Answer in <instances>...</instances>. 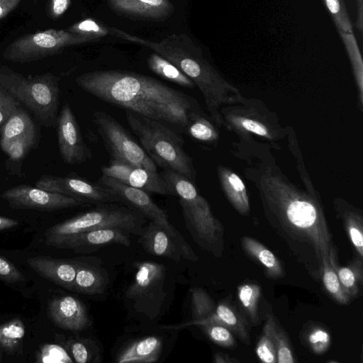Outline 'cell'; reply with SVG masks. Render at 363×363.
<instances>
[{"mask_svg": "<svg viewBox=\"0 0 363 363\" xmlns=\"http://www.w3.org/2000/svg\"><path fill=\"white\" fill-rule=\"evenodd\" d=\"M108 279L99 268L78 264L72 291L85 294H101L107 285Z\"/></svg>", "mask_w": 363, "mask_h": 363, "instance_id": "83f0119b", "label": "cell"}, {"mask_svg": "<svg viewBox=\"0 0 363 363\" xmlns=\"http://www.w3.org/2000/svg\"><path fill=\"white\" fill-rule=\"evenodd\" d=\"M48 311L53 322L64 330L79 332L91 323L84 304L72 296L54 298L49 303Z\"/></svg>", "mask_w": 363, "mask_h": 363, "instance_id": "ac0fdd59", "label": "cell"}, {"mask_svg": "<svg viewBox=\"0 0 363 363\" xmlns=\"http://www.w3.org/2000/svg\"><path fill=\"white\" fill-rule=\"evenodd\" d=\"M143 222V216L138 211L111 203H104L51 226L45 233V241L106 227L119 228L130 233H137L141 229Z\"/></svg>", "mask_w": 363, "mask_h": 363, "instance_id": "ba28073f", "label": "cell"}, {"mask_svg": "<svg viewBox=\"0 0 363 363\" xmlns=\"http://www.w3.org/2000/svg\"><path fill=\"white\" fill-rule=\"evenodd\" d=\"M133 280L125 292L133 308L149 318H155L166 298L165 267L152 261L137 262Z\"/></svg>", "mask_w": 363, "mask_h": 363, "instance_id": "7c38bea8", "label": "cell"}, {"mask_svg": "<svg viewBox=\"0 0 363 363\" xmlns=\"http://www.w3.org/2000/svg\"><path fill=\"white\" fill-rule=\"evenodd\" d=\"M92 121L112 160L158 174L155 162L115 118L97 111L94 112Z\"/></svg>", "mask_w": 363, "mask_h": 363, "instance_id": "8fae6325", "label": "cell"}, {"mask_svg": "<svg viewBox=\"0 0 363 363\" xmlns=\"http://www.w3.org/2000/svg\"><path fill=\"white\" fill-rule=\"evenodd\" d=\"M213 362L215 363H238L240 361L229 354L220 352L213 354Z\"/></svg>", "mask_w": 363, "mask_h": 363, "instance_id": "f907efd6", "label": "cell"}, {"mask_svg": "<svg viewBox=\"0 0 363 363\" xmlns=\"http://www.w3.org/2000/svg\"><path fill=\"white\" fill-rule=\"evenodd\" d=\"M333 205L337 217L342 220L357 255L363 258L362 211L342 198L335 199Z\"/></svg>", "mask_w": 363, "mask_h": 363, "instance_id": "d4e9b609", "label": "cell"}, {"mask_svg": "<svg viewBox=\"0 0 363 363\" xmlns=\"http://www.w3.org/2000/svg\"><path fill=\"white\" fill-rule=\"evenodd\" d=\"M35 187L72 196L86 204L121 202L109 189L77 177L43 176L36 182Z\"/></svg>", "mask_w": 363, "mask_h": 363, "instance_id": "5bb4252c", "label": "cell"}, {"mask_svg": "<svg viewBox=\"0 0 363 363\" xmlns=\"http://www.w3.org/2000/svg\"><path fill=\"white\" fill-rule=\"evenodd\" d=\"M222 127L235 134L233 153L250 162L269 145L278 149V142L287 137L291 128L284 127L276 112L262 101L245 97L240 104L225 106L220 110Z\"/></svg>", "mask_w": 363, "mask_h": 363, "instance_id": "277c9868", "label": "cell"}, {"mask_svg": "<svg viewBox=\"0 0 363 363\" xmlns=\"http://www.w3.org/2000/svg\"><path fill=\"white\" fill-rule=\"evenodd\" d=\"M160 176L172 196L179 198L185 225L194 241L203 250L220 257L224 250L223 225L194 182L171 169H165Z\"/></svg>", "mask_w": 363, "mask_h": 363, "instance_id": "5b68a950", "label": "cell"}, {"mask_svg": "<svg viewBox=\"0 0 363 363\" xmlns=\"http://www.w3.org/2000/svg\"><path fill=\"white\" fill-rule=\"evenodd\" d=\"M218 323L228 328L243 343L250 345V325L240 311L228 301L216 304L213 312L199 326Z\"/></svg>", "mask_w": 363, "mask_h": 363, "instance_id": "cb8c5ba5", "label": "cell"}, {"mask_svg": "<svg viewBox=\"0 0 363 363\" xmlns=\"http://www.w3.org/2000/svg\"><path fill=\"white\" fill-rule=\"evenodd\" d=\"M125 113L130 128L155 163L195 182L196 172L192 159L183 148L182 138L160 121L128 110Z\"/></svg>", "mask_w": 363, "mask_h": 363, "instance_id": "8992f818", "label": "cell"}, {"mask_svg": "<svg viewBox=\"0 0 363 363\" xmlns=\"http://www.w3.org/2000/svg\"><path fill=\"white\" fill-rule=\"evenodd\" d=\"M191 320L179 325H164V328L179 330L191 325L199 326L213 312L216 304L205 290L195 287L191 289Z\"/></svg>", "mask_w": 363, "mask_h": 363, "instance_id": "4dcf8cb0", "label": "cell"}, {"mask_svg": "<svg viewBox=\"0 0 363 363\" xmlns=\"http://www.w3.org/2000/svg\"><path fill=\"white\" fill-rule=\"evenodd\" d=\"M118 14L150 20H163L172 15L174 6L169 0H107Z\"/></svg>", "mask_w": 363, "mask_h": 363, "instance_id": "ffe728a7", "label": "cell"}, {"mask_svg": "<svg viewBox=\"0 0 363 363\" xmlns=\"http://www.w3.org/2000/svg\"><path fill=\"white\" fill-rule=\"evenodd\" d=\"M35 140V131L27 132L11 141L3 150L13 161H18L24 157Z\"/></svg>", "mask_w": 363, "mask_h": 363, "instance_id": "7bdbcfd3", "label": "cell"}, {"mask_svg": "<svg viewBox=\"0 0 363 363\" xmlns=\"http://www.w3.org/2000/svg\"><path fill=\"white\" fill-rule=\"evenodd\" d=\"M22 0H0V19L5 18Z\"/></svg>", "mask_w": 363, "mask_h": 363, "instance_id": "681fc988", "label": "cell"}, {"mask_svg": "<svg viewBox=\"0 0 363 363\" xmlns=\"http://www.w3.org/2000/svg\"><path fill=\"white\" fill-rule=\"evenodd\" d=\"M164 340L161 335H149L131 340L118 351L117 363H152L161 357Z\"/></svg>", "mask_w": 363, "mask_h": 363, "instance_id": "d6986e66", "label": "cell"}, {"mask_svg": "<svg viewBox=\"0 0 363 363\" xmlns=\"http://www.w3.org/2000/svg\"><path fill=\"white\" fill-rule=\"evenodd\" d=\"M240 242L243 251L263 267L267 278L277 280L285 276L280 260L264 245L249 236H242Z\"/></svg>", "mask_w": 363, "mask_h": 363, "instance_id": "484cf974", "label": "cell"}, {"mask_svg": "<svg viewBox=\"0 0 363 363\" xmlns=\"http://www.w3.org/2000/svg\"><path fill=\"white\" fill-rule=\"evenodd\" d=\"M0 85L45 123L52 124L60 96L59 79L45 74L27 78L0 66Z\"/></svg>", "mask_w": 363, "mask_h": 363, "instance_id": "52a82bcc", "label": "cell"}, {"mask_svg": "<svg viewBox=\"0 0 363 363\" xmlns=\"http://www.w3.org/2000/svg\"><path fill=\"white\" fill-rule=\"evenodd\" d=\"M58 145L61 157L69 164H79L90 159L91 150L84 142L77 119L67 103L57 120Z\"/></svg>", "mask_w": 363, "mask_h": 363, "instance_id": "2e32d148", "label": "cell"}, {"mask_svg": "<svg viewBox=\"0 0 363 363\" xmlns=\"http://www.w3.org/2000/svg\"><path fill=\"white\" fill-rule=\"evenodd\" d=\"M140 242L147 253L172 259L182 257L181 252L169 235L153 221H150L141 235Z\"/></svg>", "mask_w": 363, "mask_h": 363, "instance_id": "7402d4cb", "label": "cell"}, {"mask_svg": "<svg viewBox=\"0 0 363 363\" xmlns=\"http://www.w3.org/2000/svg\"><path fill=\"white\" fill-rule=\"evenodd\" d=\"M76 83L101 101L185 128L189 113L199 106L194 98L140 74L99 70L78 76Z\"/></svg>", "mask_w": 363, "mask_h": 363, "instance_id": "7a4b0ae2", "label": "cell"}, {"mask_svg": "<svg viewBox=\"0 0 363 363\" xmlns=\"http://www.w3.org/2000/svg\"><path fill=\"white\" fill-rule=\"evenodd\" d=\"M110 30L111 35L152 49L185 74L199 89L208 115L219 128L222 127L221 108L243 101L245 96L240 89L217 71L205 57L200 47L186 34L174 33L154 42L117 28H110Z\"/></svg>", "mask_w": 363, "mask_h": 363, "instance_id": "3957f363", "label": "cell"}, {"mask_svg": "<svg viewBox=\"0 0 363 363\" xmlns=\"http://www.w3.org/2000/svg\"><path fill=\"white\" fill-rule=\"evenodd\" d=\"M261 297L262 288L257 284L245 283L238 287L237 298L240 311L250 325L259 324Z\"/></svg>", "mask_w": 363, "mask_h": 363, "instance_id": "f1b7e54d", "label": "cell"}, {"mask_svg": "<svg viewBox=\"0 0 363 363\" xmlns=\"http://www.w3.org/2000/svg\"><path fill=\"white\" fill-rule=\"evenodd\" d=\"M67 30L91 38L94 41L107 35H111L110 28L104 26L91 18H85L74 23Z\"/></svg>", "mask_w": 363, "mask_h": 363, "instance_id": "60d3db41", "label": "cell"}, {"mask_svg": "<svg viewBox=\"0 0 363 363\" xmlns=\"http://www.w3.org/2000/svg\"><path fill=\"white\" fill-rule=\"evenodd\" d=\"M71 0H51L50 13L52 18H58L62 16L69 8Z\"/></svg>", "mask_w": 363, "mask_h": 363, "instance_id": "c3c4849f", "label": "cell"}, {"mask_svg": "<svg viewBox=\"0 0 363 363\" xmlns=\"http://www.w3.org/2000/svg\"><path fill=\"white\" fill-rule=\"evenodd\" d=\"M103 175L117 179L132 187L162 195H172L165 181L159 174L128 163L112 160L108 165L101 167Z\"/></svg>", "mask_w": 363, "mask_h": 363, "instance_id": "e0dca14e", "label": "cell"}, {"mask_svg": "<svg viewBox=\"0 0 363 363\" xmlns=\"http://www.w3.org/2000/svg\"><path fill=\"white\" fill-rule=\"evenodd\" d=\"M244 174L257 189L271 228L310 277L320 281L323 262L328 259L333 267L338 262L320 195L292 183L277 165L271 151L247 164Z\"/></svg>", "mask_w": 363, "mask_h": 363, "instance_id": "6da1fadb", "label": "cell"}, {"mask_svg": "<svg viewBox=\"0 0 363 363\" xmlns=\"http://www.w3.org/2000/svg\"><path fill=\"white\" fill-rule=\"evenodd\" d=\"M27 262L42 277L72 291L79 262L46 257H30Z\"/></svg>", "mask_w": 363, "mask_h": 363, "instance_id": "44dd1931", "label": "cell"}, {"mask_svg": "<svg viewBox=\"0 0 363 363\" xmlns=\"http://www.w3.org/2000/svg\"><path fill=\"white\" fill-rule=\"evenodd\" d=\"M38 362L70 363L72 359L64 348L57 345H45L40 350Z\"/></svg>", "mask_w": 363, "mask_h": 363, "instance_id": "f6af8a7d", "label": "cell"}, {"mask_svg": "<svg viewBox=\"0 0 363 363\" xmlns=\"http://www.w3.org/2000/svg\"><path fill=\"white\" fill-rule=\"evenodd\" d=\"M363 258L357 255L345 267L339 264L333 267L345 293L352 300L359 294L363 283Z\"/></svg>", "mask_w": 363, "mask_h": 363, "instance_id": "f546056e", "label": "cell"}, {"mask_svg": "<svg viewBox=\"0 0 363 363\" xmlns=\"http://www.w3.org/2000/svg\"><path fill=\"white\" fill-rule=\"evenodd\" d=\"M200 327L208 339L216 345L230 349L236 347L234 334L226 327L218 323H206Z\"/></svg>", "mask_w": 363, "mask_h": 363, "instance_id": "b9f144b4", "label": "cell"}, {"mask_svg": "<svg viewBox=\"0 0 363 363\" xmlns=\"http://www.w3.org/2000/svg\"><path fill=\"white\" fill-rule=\"evenodd\" d=\"M301 335L305 345L315 354H323L330 347V334L322 325L316 323H309Z\"/></svg>", "mask_w": 363, "mask_h": 363, "instance_id": "e575fe53", "label": "cell"}, {"mask_svg": "<svg viewBox=\"0 0 363 363\" xmlns=\"http://www.w3.org/2000/svg\"><path fill=\"white\" fill-rule=\"evenodd\" d=\"M97 184L109 189L119 197L122 203L133 207L144 217L163 228L177 244L184 259L191 262L199 260V257L189 243L170 223L167 212L152 201L147 191L103 174L98 179Z\"/></svg>", "mask_w": 363, "mask_h": 363, "instance_id": "9c48e42d", "label": "cell"}, {"mask_svg": "<svg viewBox=\"0 0 363 363\" xmlns=\"http://www.w3.org/2000/svg\"><path fill=\"white\" fill-rule=\"evenodd\" d=\"M320 281L327 294L340 305H348L352 300L345 293L334 267L328 259L323 263Z\"/></svg>", "mask_w": 363, "mask_h": 363, "instance_id": "d590c367", "label": "cell"}, {"mask_svg": "<svg viewBox=\"0 0 363 363\" xmlns=\"http://www.w3.org/2000/svg\"><path fill=\"white\" fill-rule=\"evenodd\" d=\"M338 32L350 60L358 91L359 106L362 109L363 104V62L360 50L354 33Z\"/></svg>", "mask_w": 363, "mask_h": 363, "instance_id": "836d02e7", "label": "cell"}, {"mask_svg": "<svg viewBox=\"0 0 363 363\" xmlns=\"http://www.w3.org/2000/svg\"><path fill=\"white\" fill-rule=\"evenodd\" d=\"M94 41L68 30L48 29L17 38L3 57L13 62H30L60 52L65 48Z\"/></svg>", "mask_w": 363, "mask_h": 363, "instance_id": "30bf717a", "label": "cell"}, {"mask_svg": "<svg viewBox=\"0 0 363 363\" xmlns=\"http://www.w3.org/2000/svg\"><path fill=\"white\" fill-rule=\"evenodd\" d=\"M184 129L190 137L199 142L214 147L218 143L219 128L200 105L189 113Z\"/></svg>", "mask_w": 363, "mask_h": 363, "instance_id": "4316f807", "label": "cell"}, {"mask_svg": "<svg viewBox=\"0 0 363 363\" xmlns=\"http://www.w3.org/2000/svg\"><path fill=\"white\" fill-rule=\"evenodd\" d=\"M25 335V326L21 320L15 318L0 325V347L13 351Z\"/></svg>", "mask_w": 363, "mask_h": 363, "instance_id": "74e56055", "label": "cell"}, {"mask_svg": "<svg viewBox=\"0 0 363 363\" xmlns=\"http://www.w3.org/2000/svg\"><path fill=\"white\" fill-rule=\"evenodd\" d=\"M147 66L152 72L167 80L187 88L196 86L178 67L156 52L149 56Z\"/></svg>", "mask_w": 363, "mask_h": 363, "instance_id": "1f68e13d", "label": "cell"}, {"mask_svg": "<svg viewBox=\"0 0 363 363\" xmlns=\"http://www.w3.org/2000/svg\"><path fill=\"white\" fill-rule=\"evenodd\" d=\"M338 31L354 33L351 20L343 0H323Z\"/></svg>", "mask_w": 363, "mask_h": 363, "instance_id": "ab89813d", "label": "cell"}, {"mask_svg": "<svg viewBox=\"0 0 363 363\" xmlns=\"http://www.w3.org/2000/svg\"><path fill=\"white\" fill-rule=\"evenodd\" d=\"M216 170L220 186L229 203L240 215H249L250 200L242 179L230 168L222 164L218 165Z\"/></svg>", "mask_w": 363, "mask_h": 363, "instance_id": "603a6c76", "label": "cell"}, {"mask_svg": "<svg viewBox=\"0 0 363 363\" xmlns=\"http://www.w3.org/2000/svg\"><path fill=\"white\" fill-rule=\"evenodd\" d=\"M130 233L124 229L106 227L89 230L67 238L45 241L46 244L60 249L88 253L101 247L119 244L129 247Z\"/></svg>", "mask_w": 363, "mask_h": 363, "instance_id": "9a60e30c", "label": "cell"}, {"mask_svg": "<svg viewBox=\"0 0 363 363\" xmlns=\"http://www.w3.org/2000/svg\"><path fill=\"white\" fill-rule=\"evenodd\" d=\"M272 328L277 347L278 363H294L296 362L289 338L277 318L272 315Z\"/></svg>", "mask_w": 363, "mask_h": 363, "instance_id": "f35d334b", "label": "cell"}, {"mask_svg": "<svg viewBox=\"0 0 363 363\" xmlns=\"http://www.w3.org/2000/svg\"><path fill=\"white\" fill-rule=\"evenodd\" d=\"M18 225V222L15 219L0 216V231L14 228Z\"/></svg>", "mask_w": 363, "mask_h": 363, "instance_id": "816d5d0a", "label": "cell"}, {"mask_svg": "<svg viewBox=\"0 0 363 363\" xmlns=\"http://www.w3.org/2000/svg\"><path fill=\"white\" fill-rule=\"evenodd\" d=\"M18 108L19 101L0 85V130Z\"/></svg>", "mask_w": 363, "mask_h": 363, "instance_id": "bcb514c9", "label": "cell"}, {"mask_svg": "<svg viewBox=\"0 0 363 363\" xmlns=\"http://www.w3.org/2000/svg\"><path fill=\"white\" fill-rule=\"evenodd\" d=\"M255 352L262 362L277 363V347L272 328V314L267 315Z\"/></svg>", "mask_w": 363, "mask_h": 363, "instance_id": "8d00e7d4", "label": "cell"}, {"mask_svg": "<svg viewBox=\"0 0 363 363\" xmlns=\"http://www.w3.org/2000/svg\"><path fill=\"white\" fill-rule=\"evenodd\" d=\"M0 279L15 283L25 280V277L13 263L0 256Z\"/></svg>", "mask_w": 363, "mask_h": 363, "instance_id": "7dc6e473", "label": "cell"}, {"mask_svg": "<svg viewBox=\"0 0 363 363\" xmlns=\"http://www.w3.org/2000/svg\"><path fill=\"white\" fill-rule=\"evenodd\" d=\"M71 354L77 363L94 362V344L88 340H75L69 344Z\"/></svg>", "mask_w": 363, "mask_h": 363, "instance_id": "ee69618b", "label": "cell"}, {"mask_svg": "<svg viewBox=\"0 0 363 363\" xmlns=\"http://www.w3.org/2000/svg\"><path fill=\"white\" fill-rule=\"evenodd\" d=\"M0 197L13 208L53 211L86 205L74 197L21 184L4 191Z\"/></svg>", "mask_w": 363, "mask_h": 363, "instance_id": "4fadbf2b", "label": "cell"}, {"mask_svg": "<svg viewBox=\"0 0 363 363\" xmlns=\"http://www.w3.org/2000/svg\"><path fill=\"white\" fill-rule=\"evenodd\" d=\"M35 130V126L27 113L18 108L1 128L0 145L3 150L11 141L18 136Z\"/></svg>", "mask_w": 363, "mask_h": 363, "instance_id": "d6a6232c", "label": "cell"}]
</instances>
